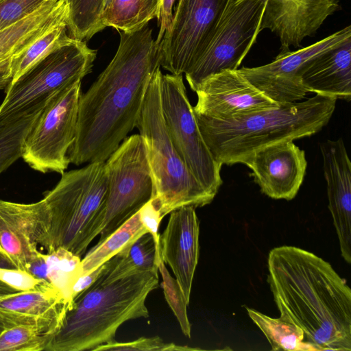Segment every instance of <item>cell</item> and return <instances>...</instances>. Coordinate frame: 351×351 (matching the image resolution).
<instances>
[{"label": "cell", "mask_w": 351, "mask_h": 351, "mask_svg": "<svg viewBox=\"0 0 351 351\" xmlns=\"http://www.w3.org/2000/svg\"><path fill=\"white\" fill-rule=\"evenodd\" d=\"M119 32L117 52L81 95L70 163L105 162L136 127L150 82L160 68L159 45L148 25Z\"/></svg>", "instance_id": "6da1fadb"}, {"label": "cell", "mask_w": 351, "mask_h": 351, "mask_svg": "<svg viewBox=\"0 0 351 351\" xmlns=\"http://www.w3.org/2000/svg\"><path fill=\"white\" fill-rule=\"evenodd\" d=\"M267 267L280 317L300 328L317 351H351V289L332 265L283 245L269 252Z\"/></svg>", "instance_id": "7a4b0ae2"}, {"label": "cell", "mask_w": 351, "mask_h": 351, "mask_svg": "<svg viewBox=\"0 0 351 351\" xmlns=\"http://www.w3.org/2000/svg\"><path fill=\"white\" fill-rule=\"evenodd\" d=\"M337 99L318 94L303 101L219 120L195 114L202 137L221 165L242 162L256 151L310 136L330 121Z\"/></svg>", "instance_id": "3957f363"}, {"label": "cell", "mask_w": 351, "mask_h": 351, "mask_svg": "<svg viewBox=\"0 0 351 351\" xmlns=\"http://www.w3.org/2000/svg\"><path fill=\"white\" fill-rule=\"evenodd\" d=\"M158 271H143L110 278L104 269L99 278L73 300L59 330L45 350H94L115 341L125 322L147 318L148 295L158 287Z\"/></svg>", "instance_id": "277c9868"}, {"label": "cell", "mask_w": 351, "mask_h": 351, "mask_svg": "<svg viewBox=\"0 0 351 351\" xmlns=\"http://www.w3.org/2000/svg\"><path fill=\"white\" fill-rule=\"evenodd\" d=\"M106 192L105 162L62 173L43 197L48 221L39 245L47 253L63 247L82 257L98 236Z\"/></svg>", "instance_id": "5b68a950"}, {"label": "cell", "mask_w": 351, "mask_h": 351, "mask_svg": "<svg viewBox=\"0 0 351 351\" xmlns=\"http://www.w3.org/2000/svg\"><path fill=\"white\" fill-rule=\"evenodd\" d=\"M160 68L154 73L136 127L145 143L153 181L152 199L163 218L182 206L209 204L215 198L195 178L174 147L160 102Z\"/></svg>", "instance_id": "8992f818"}, {"label": "cell", "mask_w": 351, "mask_h": 351, "mask_svg": "<svg viewBox=\"0 0 351 351\" xmlns=\"http://www.w3.org/2000/svg\"><path fill=\"white\" fill-rule=\"evenodd\" d=\"M97 51L71 36L34 64L5 89L0 124L47 101L92 71Z\"/></svg>", "instance_id": "52a82bcc"}, {"label": "cell", "mask_w": 351, "mask_h": 351, "mask_svg": "<svg viewBox=\"0 0 351 351\" xmlns=\"http://www.w3.org/2000/svg\"><path fill=\"white\" fill-rule=\"evenodd\" d=\"M107 192L98 242L103 241L149 202L153 181L147 150L139 134L127 136L105 161Z\"/></svg>", "instance_id": "ba28073f"}, {"label": "cell", "mask_w": 351, "mask_h": 351, "mask_svg": "<svg viewBox=\"0 0 351 351\" xmlns=\"http://www.w3.org/2000/svg\"><path fill=\"white\" fill-rule=\"evenodd\" d=\"M82 80L51 96L29 132L22 158L34 170L63 173L69 162L68 152L75 141Z\"/></svg>", "instance_id": "9c48e42d"}, {"label": "cell", "mask_w": 351, "mask_h": 351, "mask_svg": "<svg viewBox=\"0 0 351 351\" xmlns=\"http://www.w3.org/2000/svg\"><path fill=\"white\" fill-rule=\"evenodd\" d=\"M266 3V0H232L206 49L184 73L193 91L212 75L238 69L262 31Z\"/></svg>", "instance_id": "30bf717a"}, {"label": "cell", "mask_w": 351, "mask_h": 351, "mask_svg": "<svg viewBox=\"0 0 351 351\" xmlns=\"http://www.w3.org/2000/svg\"><path fill=\"white\" fill-rule=\"evenodd\" d=\"M160 102L165 125L177 152L195 178L215 197L222 184V165L202 137L182 75L162 74Z\"/></svg>", "instance_id": "8fae6325"}, {"label": "cell", "mask_w": 351, "mask_h": 351, "mask_svg": "<svg viewBox=\"0 0 351 351\" xmlns=\"http://www.w3.org/2000/svg\"><path fill=\"white\" fill-rule=\"evenodd\" d=\"M232 0H179L159 44L160 66L182 75L203 53Z\"/></svg>", "instance_id": "7c38bea8"}, {"label": "cell", "mask_w": 351, "mask_h": 351, "mask_svg": "<svg viewBox=\"0 0 351 351\" xmlns=\"http://www.w3.org/2000/svg\"><path fill=\"white\" fill-rule=\"evenodd\" d=\"M351 38V27L343 29L295 51H283L275 60L256 67H242L238 72L278 105L301 100L307 93L301 82L304 67L319 55Z\"/></svg>", "instance_id": "4fadbf2b"}, {"label": "cell", "mask_w": 351, "mask_h": 351, "mask_svg": "<svg viewBox=\"0 0 351 351\" xmlns=\"http://www.w3.org/2000/svg\"><path fill=\"white\" fill-rule=\"evenodd\" d=\"M48 221L43 199L31 204L0 199V250L14 268L27 271L40 252L39 239Z\"/></svg>", "instance_id": "5bb4252c"}, {"label": "cell", "mask_w": 351, "mask_h": 351, "mask_svg": "<svg viewBox=\"0 0 351 351\" xmlns=\"http://www.w3.org/2000/svg\"><path fill=\"white\" fill-rule=\"evenodd\" d=\"M196 114L223 120L269 108L278 104L241 75L237 69L225 71L203 81L195 90Z\"/></svg>", "instance_id": "9a60e30c"}, {"label": "cell", "mask_w": 351, "mask_h": 351, "mask_svg": "<svg viewBox=\"0 0 351 351\" xmlns=\"http://www.w3.org/2000/svg\"><path fill=\"white\" fill-rule=\"evenodd\" d=\"M255 182L267 196L275 199L291 200L302 182L307 161L304 150L293 141L265 147L245 158Z\"/></svg>", "instance_id": "2e32d148"}, {"label": "cell", "mask_w": 351, "mask_h": 351, "mask_svg": "<svg viewBox=\"0 0 351 351\" xmlns=\"http://www.w3.org/2000/svg\"><path fill=\"white\" fill-rule=\"evenodd\" d=\"M341 0H266L261 29H269L281 43V51L300 47L313 36L325 20L341 10Z\"/></svg>", "instance_id": "e0dca14e"}, {"label": "cell", "mask_w": 351, "mask_h": 351, "mask_svg": "<svg viewBox=\"0 0 351 351\" xmlns=\"http://www.w3.org/2000/svg\"><path fill=\"white\" fill-rule=\"evenodd\" d=\"M73 303L48 281L36 289L0 296V322L38 327L49 338L60 328Z\"/></svg>", "instance_id": "ac0fdd59"}, {"label": "cell", "mask_w": 351, "mask_h": 351, "mask_svg": "<svg viewBox=\"0 0 351 351\" xmlns=\"http://www.w3.org/2000/svg\"><path fill=\"white\" fill-rule=\"evenodd\" d=\"M169 214L160 235V256L172 269L189 304L199 254V221L192 206L180 207Z\"/></svg>", "instance_id": "d6986e66"}, {"label": "cell", "mask_w": 351, "mask_h": 351, "mask_svg": "<svg viewBox=\"0 0 351 351\" xmlns=\"http://www.w3.org/2000/svg\"><path fill=\"white\" fill-rule=\"evenodd\" d=\"M328 208L339 239L341 254L351 263V162L341 138L320 144Z\"/></svg>", "instance_id": "ffe728a7"}, {"label": "cell", "mask_w": 351, "mask_h": 351, "mask_svg": "<svg viewBox=\"0 0 351 351\" xmlns=\"http://www.w3.org/2000/svg\"><path fill=\"white\" fill-rule=\"evenodd\" d=\"M301 82L306 93L351 99V38L312 60L303 69Z\"/></svg>", "instance_id": "44dd1931"}, {"label": "cell", "mask_w": 351, "mask_h": 351, "mask_svg": "<svg viewBox=\"0 0 351 351\" xmlns=\"http://www.w3.org/2000/svg\"><path fill=\"white\" fill-rule=\"evenodd\" d=\"M69 16L66 0H49L32 14L0 30V62L24 50L53 26L68 23Z\"/></svg>", "instance_id": "7402d4cb"}, {"label": "cell", "mask_w": 351, "mask_h": 351, "mask_svg": "<svg viewBox=\"0 0 351 351\" xmlns=\"http://www.w3.org/2000/svg\"><path fill=\"white\" fill-rule=\"evenodd\" d=\"M159 0H112L101 14L104 28L111 27L130 33L158 16Z\"/></svg>", "instance_id": "603a6c76"}, {"label": "cell", "mask_w": 351, "mask_h": 351, "mask_svg": "<svg viewBox=\"0 0 351 351\" xmlns=\"http://www.w3.org/2000/svg\"><path fill=\"white\" fill-rule=\"evenodd\" d=\"M147 232L137 212L85 254L82 258V275L103 265Z\"/></svg>", "instance_id": "cb8c5ba5"}, {"label": "cell", "mask_w": 351, "mask_h": 351, "mask_svg": "<svg viewBox=\"0 0 351 351\" xmlns=\"http://www.w3.org/2000/svg\"><path fill=\"white\" fill-rule=\"evenodd\" d=\"M46 102L0 124V174L22 157L25 138Z\"/></svg>", "instance_id": "d4e9b609"}, {"label": "cell", "mask_w": 351, "mask_h": 351, "mask_svg": "<svg viewBox=\"0 0 351 351\" xmlns=\"http://www.w3.org/2000/svg\"><path fill=\"white\" fill-rule=\"evenodd\" d=\"M246 310L250 319L266 337L272 350L317 351L304 341V332L298 326L251 308L247 307Z\"/></svg>", "instance_id": "484cf974"}, {"label": "cell", "mask_w": 351, "mask_h": 351, "mask_svg": "<svg viewBox=\"0 0 351 351\" xmlns=\"http://www.w3.org/2000/svg\"><path fill=\"white\" fill-rule=\"evenodd\" d=\"M44 258L47 265V280L73 303L72 287L82 275V257L59 247L44 254Z\"/></svg>", "instance_id": "4316f807"}, {"label": "cell", "mask_w": 351, "mask_h": 351, "mask_svg": "<svg viewBox=\"0 0 351 351\" xmlns=\"http://www.w3.org/2000/svg\"><path fill=\"white\" fill-rule=\"evenodd\" d=\"M67 22L60 23L46 31L24 50L12 56V81L19 77L57 45L68 39L70 36L67 34Z\"/></svg>", "instance_id": "83f0119b"}, {"label": "cell", "mask_w": 351, "mask_h": 351, "mask_svg": "<svg viewBox=\"0 0 351 351\" xmlns=\"http://www.w3.org/2000/svg\"><path fill=\"white\" fill-rule=\"evenodd\" d=\"M67 29L71 38L89 40L104 28L101 23L103 0H71Z\"/></svg>", "instance_id": "f1b7e54d"}, {"label": "cell", "mask_w": 351, "mask_h": 351, "mask_svg": "<svg viewBox=\"0 0 351 351\" xmlns=\"http://www.w3.org/2000/svg\"><path fill=\"white\" fill-rule=\"evenodd\" d=\"M49 337L34 325L18 324L0 332V351L45 350Z\"/></svg>", "instance_id": "f546056e"}, {"label": "cell", "mask_w": 351, "mask_h": 351, "mask_svg": "<svg viewBox=\"0 0 351 351\" xmlns=\"http://www.w3.org/2000/svg\"><path fill=\"white\" fill-rule=\"evenodd\" d=\"M158 268L162 279L161 287L165 300L175 315L182 333L190 338L191 327L186 310L189 304L184 293L176 279L169 274L162 260L158 263Z\"/></svg>", "instance_id": "4dcf8cb0"}, {"label": "cell", "mask_w": 351, "mask_h": 351, "mask_svg": "<svg viewBox=\"0 0 351 351\" xmlns=\"http://www.w3.org/2000/svg\"><path fill=\"white\" fill-rule=\"evenodd\" d=\"M197 348L182 346L173 343H166L160 337H140L128 342H119L116 340L99 346L94 351L104 350H134V351H182L195 350Z\"/></svg>", "instance_id": "1f68e13d"}, {"label": "cell", "mask_w": 351, "mask_h": 351, "mask_svg": "<svg viewBox=\"0 0 351 351\" xmlns=\"http://www.w3.org/2000/svg\"><path fill=\"white\" fill-rule=\"evenodd\" d=\"M49 0H0V30L20 21Z\"/></svg>", "instance_id": "d6a6232c"}, {"label": "cell", "mask_w": 351, "mask_h": 351, "mask_svg": "<svg viewBox=\"0 0 351 351\" xmlns=\"http://www.w3.org/2000/svg\"><path fill=\"white\" fill-rule=\"evenodd\" d=\"M0 281L21 291L36 289L47 280L37 278L25 270L0 267Z\"/></svg>", "instance_id": "836d02e7"}, {"label": "cell", "mask_w": 351, "mask_h": 351, "mask_svg": "<svg viewBox=\"0 0 351 351\" xmlns=\"http://www.w3.org/2000/svg\"><path fill=\"white\" fill-rule=\"evenodd\" d=\"M138 212L143 226L154 239L157 256L158 259L160 260V234L158 230L163 217L152 199L143 206Z\"/></svg>", "instance_id": "e575fe53"}, {"label": "cell", "mask_w": 351, "mask_h": 351, "mask_svg": "<svg viewBox=\"0 0 351 351\" xmlns=\"http://www.w3.org/2000/svg\"><path fill=\"white\" fill-rule=\"evenodd\" d=\"M175 0H159V10L158 25L159 26V32L156 39L157 44H160L165 32L169 28L172 19L173 12L172 7Z\"/></svg>", "instance_id": "d590c367"}, {"label": "cell", "mask_w": 351, "mask_h": 351, "mask_svg": "<svg viewBox=\"0 0 351 351\" xmlns=\"http://www.w3.org/2000/svg\"><path fill=\"white\" fill-rule=\"evenodd\" d=\"M105 263L92 270L86 274L82 275L76 280L71 290V298L74 299L89 288L101 275L104 269Z\"/></svg>", "instance_id": "8d00e7d4"}, {"label": "cell", "mask_w": 351, "mask_h": 351, "mask_svg": "<svg viewBox=\"0 0 351 351\" xmlns=\"http://www.w3.org/2000/svg\"><path fill=\"white\" fill-rule=\"evenodd\" d=\"M27 271L37 278L47 280V265L43 253L31 262Z\"/></svg>", "instance_id": "74e56055"}, {"label": "cell", "mask_w": 351, "mask_h": 351, "mask_svg": "<svg viewBox=\"0 0 351 351\" xmlns=\"http://www.w3.org/2000/svg\"><path fill=\"white\" fill-rule=\"evenodd\" d=\"M12 57L0 62V90L6 89L12 82Z\"/></svg>", "instance_id": "f35d334b"}, {"label": "cell", "mask_w": 351, "mask_h": 351, "mask_svg": "<svg viewBox=\"0 0 351 351\" xmlns=\"http://www.w3.org/2000/svg\"><path fill=\"white\" fill-rule=\"evenodd\" d=\"M18 291L0 281V296L17 292Z\"/></svg>", "instance_id": "ab89813d"}, {"label": "cell", "mask_w": 351, "mask_h": 351, "mask_svg": "<svg viewBox=\"0 0 351 351\" xmlns=\"http://www.w3.org/2000/svg\"><path fill=\"white\" fill-rule=\"evenodd\" d=\"M112 0H103L102 12L108 7ZM101 12V13H102Z\"/></svg>", "instance_id": "60d3db41"}, {"label": "cell", "mask_w": 351, "mask_h": 351, "mask_svg": "<svg viewBox=\"0 0 351 351\" xmlns=\"http://www.w3.org/2000/svg\"><path fill=\"white\" fill-rule=\"evenodd\" d=\"M5 328H6L5 326L0 322V332Z\"/></svg>", "instance_id": "b9f144b4"}, {"label": "cell", "mask_w": 351, "mask_h": 351, "mask_svg": "<svg viewBox=\"0 0 351 351\" xmlns=\"http://www.w3.org/2000/svg\"><path fill=\"white\" fill-rule=\"evenodd\" d=\"M0 258L4 259V258L3 257V255H2V253H1V250H0Z\"/></svg>", "instance_id": "7bdbcfd3"}, {"label": "cell", "mask_w": 351, "mask_h": 351, "mask_svg": "<svg viewBox=\"0 0 351 351\" xmlns=\"http://www.w3.org/2000/svg\"><path fill=\"white\" fill-rule=\"evenodd\" d=\"M68 1V3H69V2L71 1V0H66Z\"/></svg>", "instance_id": "ee69618b"}]
</instances>
